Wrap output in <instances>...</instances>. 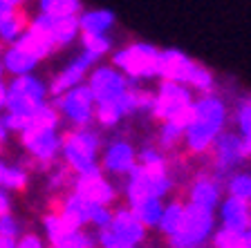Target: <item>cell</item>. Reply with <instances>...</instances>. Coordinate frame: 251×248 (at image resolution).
<instances>
[{"label":"cell","mask_w":251,"mask_h":248,"mask_svg":"<svg viewBox=\"0 0 251 248\" xmlns=\"http://www.w3.org/2000/svg\"><path fill=\"white\" fill-rule=\"evenodd\" d=\"M18 136H21L23 150L38 165L52 168L61 155V116L56 108L47 103Z\"/></svg>","instance_id":"1"},{"label":"cell","mask_w":251,"mask_h":248,"mask_svg":"<svg viewBox=\"0 0 251 248\" xmlns=\"http://www.w3.org/2000/svg\"><path fill=\"white\" fill-rule=\"evenodd\" d=\"M226 105L222 98L206 94L193 103V116L184 132V143L193 155H206L213 141L225 132Z\"/></svg>","instance_id":"2"},{"label":"cell","mask_w":251,"mask_h":248,"mask_svg":"<svg viewBox=\"0 0 251 248\" xmlns=\"http://www.w3.org/2000/svg\"><path fill=\"white\" fill-rule=\"evenodd\" d=\"M101 139L92 128H70L61 132V163L81 177L99 170Z\"/></svg>","instance_id":"3"},{"label":"cell","mask_w":251,"mask_h":248,"mask_svg":"<svg viewBox=\"0 0 251 248\" xmlns=\"http://www.w3.org/2000/svg\"><path fill=\"white\" fill-rule=\"evenodd\" d=\"M193 103L195 98L188 88L177 83H162L152 98L151 112L162 123H175L186 130L193 116Z\"/></svg>","instance_id":"4"},{"label":"cell","mask_w":251,"mask_h":248,"mask_svg":"<svg viewBox=\"0 0 251 248\" xmlns=\"http://www.w3.org/2000/svg\"><path fill=\"white\" fill-rule=\"evenodd\" d=\"M159 52L151 43H132L112 54V68H117L128 81H144L157 76Z\"/></svg>","instance_id":"5"},{"label":"cell","mask_w":251,"mask_h":248,"mask_svg":"<svg viewBox=\"0 0 251 248\" xmlns=\"http://www.w3.org/2000/svg\"><path fill=\"white\" fill-rule=\"evenodd\" d=\"M213 226H215L213 212H206L202 208L186 203L182 224L175 230V235L168 237V244H171V248H198L209 237H213Z\"/></svg>","instance_id":"6"},{"label":"cell","mask_w":251,"mask_h":248,"mask_svg":"<svg viewBox=\"0 0 251 248\" xmlns=\"http://www.w3.org/2000/svg\"><path fill=\"white\" fill-rule=\"evenodd\" d=\"M50 103L56 108L61 121H68L70 128H90V123L94 121L97 101H94V94L90 92L88 83H81L63 96L52 98Z\"/></svg>","instance_id":"7"},{"label":"cell","mask_w":251,"mask_h":248,"mask_svg":"<svg viewBox=\"0 0 251 248\" xmlns=\"http://www.w3.org/2000/svg\"><path fill=\"white\" fill-rule=\"evenodd\" d=\"M85 83L97 103H124V96L130 88V81L112 65H97Z\"/></svg>","instance_id":"8"},{"label":"cell","mask_w":251,"mask_h":248,"mask_svg":"<svg viewBox=\"0 0 251 248\" xmlns=\"http://www.w3.org/2000/svg\"><path fill=\"white\" fill-rule=\"evenodd\" d=\"M38 14H31L27 2L0 0V43L14 45L31 29Z\"/></svg>","instance_id":"9"},{"label":"cell","mask_w":251,"mask_h":248,"mask_svg":"<svg viewBox=\"0 0 251 248\" xmlns=\"http://www.w3.org/2000/svg\"><path fill=\"white\" fill-rule=\"evenodd\" d=\"M97 61H99V58H94L92 54H88V52L78 54L68 68H63L61 72L52 78V83L47 85V94H50V98H58L65 92L74 90L76 85H81V83L88 78V74L97 68Z\"/></svg>","instance_id":"10"},{"label":"cell","mask_w":251,"mask_h":248,"mask_svg":"<svg viewBox=\"0 0 251 248\" xmlns=\"http://www.w3.org/2000/svg\"><path fill=\"white\" fill-rule=\"evenodd\" d=\"M74 195H78L83 202L94 203V206L110 208L117 199V190L110 183V179L101 170L88 172V175L76 177L74 181Z\"/></svg>","instance_id":"11"},{"label":"cell","mask_w":251,"mask_h":248,"mask_svg":"<svg viewBox=\"0 0 251 248\" xmlns=\"http://www.w3.org/2000/svg\"><path fill=\"white\" fill-rule=\"evenodd\" d=\"M211 155V165L213 170L220 175L235 170V165H240L245 161V148H242V136H235L231 132H222L218 139L213 141V145L209 148Z\"/></svg>","instance_id":"12"},{"label":"cell","mask_w":251,"mask_h":248,"mask_svg":"<svg viewBox=\"0 0 251 248\" xmlns=\"http://www.w3.org/2000/svg\"><path fill=\"white\" fill-rule=\"evenodd\" d=\"M137 165V152L128 141H112L101 150L99 170L103 175L128 177Z\"/></svg>","instance_id":"13"},{"label":"cell","mask_w":251,"mask_h":248,"mask_svg":"<svg viewBox=\"0 0 251 248\" xmlns=\"http://www.w3.org/2000/svg\"><path fill=\"white\" fill-rule=\"evenodd\" d=\"M188 203L195 208H202L206 212H213L222 203V183L218 175H198L188 188Z\"/></svg>","instance_id":"14"},{"label":"cell","mask_w":251,"mask_h":248,"mask_svg":"<svg viewBox=\"0 0 251 248\" xmlns=\"http://www.w3.org/2000/svg\"><path fill=\"white\" fill-rule=\"evenodd\" d=\"M108 230L115 235L121 244H126V246H130V248H135L137 244H141L144 237H146L144 224L137 219V215L128 206L112 210V222H110Z\"/></svg>","instance_id":"15"},{"label":"cell","mask_w":251,"mask_h":248,"mask_svg":"<svg viewBox=\"0 0 251 248\" xmlns=\"http://www.w3.org/2000/svg\"><path fill=\"white\" fill-rule=\"evenodd\" d=\"M195 61L188 58L179 49H162L159 52V68H157V76L162 78V83H177L186 88L188 74L193 69Z\"/></svg>","instance_id":"16"},{"label":"cell","mask_w":251,"mask_h":248,"mask_svg":"<svg viewBox=\"0 0 251 248\" xmlns=\"http://www.w3.org/2000/svg\"><path fill=\"white\" fill-rule=\"evenodd\" d=\"M220 219H222V228L238 230V233H249L251 202H242V199L226 197L225 202L220 203Z\"/></svg>","instance_id":"17"},{"label":"cell","mask_w":251,"mask_h":248,"mask_svg":"<svg viewBox=\"0 0 251 248\" xmlns=\"http://www.w3.org/2000/svg\"><path fill=\"white\" fill-rule=\"evenodd\" d=\"M43 16V14H41ZM47 25V34L52 41V49H61V47L72 45L78 38V16H63V18H50L43 16Z\"/></svg>","instance_id":"18"},{"label":"cell","mask_w":251,"mask_h":248,"mask_svg":"<svg viewBox=\"0 0 251 248\" xmlns=\"http://www.w3.org/2000/svg\"><path fill=\"white\" fill-rule=\"evenodd\" d=\"M115 25V14L110 9H83L78 16V36H108Z\"/></svg>","instance_id":"19"},{"label":"cell","mask_w":251,"mask_h":248,"mask_svg":"<svg viewBox=\"0 0 251 248\" xmlns=\"http://www.w3.org/2000/svg\"><path fill=\"white\" fill-rule=\"evenodd\" d=\"M38 14L50 18H63V16H81L83 5L76 0H41L36 5Z\"/></svg>","instance_id":"20"},{"label":"cell","mask_w":251,"mask_h":248,"mask_svg":"<svg viewBox=\"0 0 251 248\" xmlns=\"http://www.w3.org/2000/svg\"><path fill=\"white\" fill-rule=\"evenodd\" d=\"M130 210L135 212L137 219L144 224V228H157L159 226V219H162V212H164V202L157 199V197H152V199H146V202L132 206Z\"/></svg>","instance_id":"21"},{"label":"cell","mask_w":251,"mask_h":248,"mask_svg":"<svg viewBox=\"0 0 251 248\" xmlns=\"http://www.w3.org/2000/svg\"><path fill=\"white\" fill-rule=\"evenodd\" d=\"M184 208H186V203L179 202V199H173V202L164 203V212H162V219H159V230H162L166 237H171V235H175V230L179 228V224H182L184 219Z\"/></svg>","instance_id":"22"},{"label":"cell","mask_w":251,"mask_h":248,"mask_svg":"<svg viewBox=\"0 0 251 248\" xmlns=\"http://www.w3.org/2000/svg\"><path fill=\"white\" fill-rule=\"evenodd\" d=\"M152 98H155L152 92H148V90H144V88H137V85H130L121 105H124L126 114H132V112H141V110H151Z\"/></svg>","instance_id":"23"},{"label":"cell","mask_w":251,"mask_h":248,"mask_svg":"<svg viewBox=\"0 0 251 248\" xmlns=\"http://www.w3.org/2000/svg\"><path fill=\"white\" fill-rule=\"evenodd\" d=\"M213 83H215V78H213V74H211V69L200 65V63H195L191 74H188L186 88L200 92L202 96H206V94H211V90H213Z\"/></svg>","instance_id":"24"},{"label":"cell","mask_w":251,"mask_h":248,"mask_svg":"<svg viewBox=\"0 0 251 248\" xmlns=\"http://www.w3.org/2000/svg\"><path fill=\"white\" fill-rule=\"evenodd\" d=\"M124 116L126 112L121 103H97V108H94V121L101 128H115Z\"/></svg>","instance_id":"25"},{"label":"cell","mask_w":251,"mask_h":248,"mask_svg":"<svg viewBox=\"0 0 251 248\" xmlns=\"http://www.w3.org/2000/svg\"><path fill=\"white\" fill-rule=\"evenodd\" d=\"M213 248H251L249 235L238 233V230H229V228H220L213 233Z\"/></svg>","instance_id":"26"},{"label":"cell","mask_w":251,"mask_h":248,"mask_svg":"<svg viewBox=\"0 0 251 248\" xmlns=\"http://www.w3.org/2000/svg\"><path fill=\"white\" fill-rule=\"evenodd\" d=\"M226 192L233 199L251 202V172H233V175H229Z\"/></svg>","instance_id":"27"},{"label":"cell","mask_w":251,"mask_h":248,"mask_svg":"<svg viewBox=\"0 0 251 248\" xmlns=\"http://www.w3.org/2000/svg\"><path fill=\"white\" fill-rule=\"evenodd\" d=\"M47 248H94L92 246V237H90L85 230H74L63 237L54 239V242H47Z\"/></svg>","instance_id":"28"},{"label":"cell","mask_w":251,"mask_h":248,"mask_svg":"<svg viewBox=\"0 0 251 248\" xmlns=\"http://www.w3.org/2000/svg\"><path fill=\"white\" fill-rule=\"evenodd\" d=\"M184 132H186V130H184L182 125L162 123V128H159V148H162V150H173V148H177V145L184 141Z\"/></svg>","instance_id":"29"},{"label":"cell","mask_w":251,"mask_h":248,"mask_svg":"<svg viewBox=\"0 0 251 248\" xmlns=\"http://www.w3.org/2000/svg\"><path fill=\"white\" fill-rule=\"evenodd\" d=\"M81 45L83 52L92 54L94 58H101L112 49V41L108 36H81Z\"/></svg>","instance_id":"30"},{"label":"cell","mask_w":251,"mask_h":248,"mask_svg":"<svg viewBox=\"0 0 251 248\" xmlns=\"http://www.w3.org/2000/svg\"><path fill=\"white\" fill-rule=\"evenodd\" d=\"M0 235H5V237H14V239H18L23 235L21 222L14 217V212L5 215V217H0Z\"/></svg>","instance_id":"31"},{"label":"cell","mask_w":251,"mask_h":248,"mask_svg":"<svg viewBox=\"0 0 251 248\" xmlns=\"http://www.w3.org/2000/svg\"><path fill=\"white\" fill-rule=\"evenodd\" d=\"M238 128H240L242 139L251 136V101H245L238 108Z\"/></svg>","instance_id":"32"},{"label":"cell","mask_w":251,"mask_h":248,"mask_svg":"<svg viewBox=\"0 0 251 248\" xmlns=\"http://www.w3.org/2000/svg\"><path fill=\"white\" fill-rule=\"evenodd\" d=\"M16 248H47V242L43 239V235L27 230V233H23L16 239Z\"/></svg>","instance_id":"33"},{"label":"cell","mask_w":251,"mask_h":248,"mask_svg":"<svg viewBox=\"0 0 251 248\" xmlns=\"http://www.w3.org/2000/svg\"><path fill=\"white\" fill-rule=\"evenodd\" d=\"M11 212V199H9V192L0 190V217H5Z\"/></svg>","instance_id":"34"},{"label":"cell","mask_w":251,"mask_h":248,"mask_svg":"<svg viewBox=\"0 0 251 248\" xmlns=\"http://www.w3.org/2000/svg\"><path fill=\"white\" fill-rule=\"evenodd\" d=\"M5 105H7V81L0 78V114L5 112Z\"/></svg>","instance_id":"35"},{"label":"cell","mask_w":251,"mask_h":248,"mask_svg":"<svg viewBox=\"0 0 251 248\" xmlns=\"http://www.w3.org/2000/svg\"><path fill=\"white\" fill-rule=\"evenodd\" d=\"M0 248H16V239H14V237H5V235H0Z\"/></svg>","instance_id":"36"},{"label":"cell","mask_w":251,"mask_h":248,"mask_svg":"<svg viewBox=\"0 0 251 248\" xmlns=\"http://www.w3.org/2000/svg\"><path fill=\"white\" fill-rule=\"evenodd\" d=\"M5 47L7 45H2V43H0V78H5V69H2V54H5Z\"/></svg>","instance_id":"37"}]
</instances>
